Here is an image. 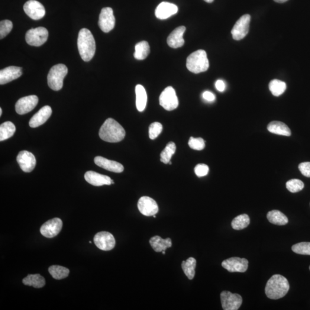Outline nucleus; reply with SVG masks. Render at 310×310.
<instances>
[{
	"label": "nucleus",
	"mask_w": 310,
	"mask_h": 310,
	"mask_svg": "<svg viewBox=\"0 0 310 310\" xmlns=\"http://www.w3.org/2000/svg\"><path fill=\"white\" fill-rule=\"evenodd\" d=\"M99 136L102 140L108 143H118L124 139L125 131L118 122L109 118L100 128Z\"/></svg>",
	"instance_id": "obj_1"
},
{
	"label": "nucleus",
	"mask_w": 310,
	"mask_h": 310,
	"mask_svg": "<svg viewBox=\"0 0 310 310\" xmlns=\"http://www.w3.org/2000/svg\"><path fill=\"white\" fill-rule=\"evenodd\" d=\"M77 45L82 60L85 62L91 60L95 56L96 46L95 38L90 30L86 28H82L80 30Z\"/></svg>",
	"instance_id": "obj_2"
},
{
	"label": "nucleus",
	"mask_w": 310,
	"mask_h": 310,
	"mask_svg": "<svg viewBox=\"0 0 310 310\" xmlns=\"http://www.w3.org/2000/svg\"><path fill=\"white\" fill-rule=\"evenodd\" d=\"M290 289L289 281L280 274H274L268 281L265 292L268 298L277 300L283 298Z\"/></svg>",
	"instance_id": "obj_3"
},
{
	"label": "nucleus",
	"mask_w": 310,
	"mask_h": 310,
	"mask_svg": "<svg viewBox=\"0 0 310 310\" xmlns=\"http://www.w3.org/2000/svg\"><path fill=\"white\" fill-rule=\"evenodd\" d=\"M186 66L190 72L199 74L206 72L209 67V62L206 51L197 50L187 58Z\"/></svg>",
	"instance_id": "obj_4"
},
{
	"label": "nucleus",
	"mask_w": 310,
	"mask_h": 310,
	"mask_svg": "<svg viewBox=\"0 0 310 310\" xmlns=\"http://www.w3.org/2000/svg\"><path fill=\"white\" fill-rule=\"evenodd\" d=\"M67 73V67L63 64L52 67L47 76L48 86L54 91H59L63 88V80Z\"/></svg>",
	"instance_id": "obj_5"
},
{
	"label": "nucleus",
	"mask_w": 310,
	"mask_h": 310,
	"mask_svg": "<svg viewBox=\"0 0 310 310\" xmlns=\"http://www.w3.org/2000/svg\"><path fill=\"white\" fill-rule=\"evenodd\" d=\"M48 32L46 28L38 27L28 30L25 35V40L32 46L39 47L47 41Z\"/></svg>",
	"instance_id": "obj_6"
},
{
	"label": "nucleus",
	"mask_w": 310,
	"mask_h": 310,
	"mask_svg": "<svg viewBox=\"0 0 310 310\" xmlns=\"http://www.w3.org/2000/svg\"><path fill=\"white\" fill-rule=\"evenodd\" d=\"M160 105L166 111H171L177 108L179 105L175 89L169 86L163 90L159 97Z\"/></svg>",
	"instance_id": "obj_7"
},
{
	"label": "nucleus",
	"mask_w": 310,
	"mask_h": 310,
	"mask_svg": "<svg viewBox=\"0 0 310 310\" xmlns=\"http://www.w3.org/2000/svg\"><path fill=\"white\" fill-rule=\"evenodd\" d=\"M251 16L244 15L235 22L231 31L232 38L235 40H240L247 36L250 29Z\"/></svg>",
	"instance_id": "obj_8"
},
{
	"label": "nucleus",
	"mask_w": 310,
	"mask_h": 310,
	"mask_svg": "<svg viewBox=\"0 0 310 310\" xmlns=\"http://www.w3.org/2000/svg\"><path fill=\"white\" fill-rule=\"evenodd\" d=\"M222 309L224 310H237L243 303V298L238 293H232L224 291L221 293Z\"/></svg>",
	"instance_id": "obj_9"
},
{
	"label": "nucleus",
	"mask_w": 310,
	"mask_h": 310,
	"mask_svg": "<svg viewBox=\"0 0 310 310\" xmlns=\"http://www.w3.org/2000/svg\"><path fill=\"white\" fill-rule=\"evenodd\" d=\"M116 19L114 11L111 8L106 7L102 9L100 13L98 25L101 30L105 33L111 31L115 26Z\"/></svg>",
	"instance_id": "obj_10"
},
{
	"label": "nucleus",
	"mask_w": 310,
	"mask_h": 310,
	"mask_svg": "<svg viewBox=\"0 0 310 310\" xmlns=\"http://www.w3.org/2000/svg\"><path fill=\"white\" fill-rule=\"evenodd\" d=\"M222 266L230 272H245L248 269V261L246 258L231 257L222 263Z\"/></svg>",
	"instance_id": "obj_11"
},
{
	"label": "nucleus",
	"mask_w": 310,
	"mask_h": 310,
	"mask_svg": "<svg viewBox=\"0 0 310 310\" xmlns=\"http://www.w3.org/2000/svg\"><path fill=\"white\" fill-rule=\"evenodd\" d=\"M62 227V221L59 218H55L50 219L41 226L40 232L45 237L53 238L59 233Z\"/></svg>",
	"instance_id": "obj_12"
},
{
	"label": "nucleus",
	"mask_w": 310,
	"mask_h": 310,
	"mask_svg": "<svg viewBox=\"0 0 310 310\" xmlns=\"http://www.w3.org/2000/svg\"><path fill=\"white\" fill-rule=\"evenodd\" d=\"M94 242L99 250L108 251L115 247L116 241L114 235L108 232H101L94 237Z\"/></svg>",
	"instance_id": "obj_13"
},
{
	"label": "nucleus",
	"mask_w": 310,
	"mask_h": 310,
	"mask_svg": "<svg viewBox=\"0 0 310 310\" xmlns=\"http://www.w3.org/2000/svg\"><path fill=\"white\" fill-rule=\"evenodd\" d=\"M24 11L29 17L34 20H40L46 14L44 6L36 0H29L24 5Z\"/></svg>",
	"instance_id": "obj_14"
},
{
	"label": "nucleus",
	"mask_w": 310,
	"mask_h": 310,
	"mask_svg": "<svg viewBox=\"0 0 310 310\" xmlns=\"http://www.w3.org/2000/svg\"><path fill=\"white\" fill-rule=\"evenodd\" d=\"M39 102L37 96L32 95L19 99L15 105L16 112L19 115L28 114L36 107Z\"/></svg>",
	"instance_id": "obj_15"
},
{
	"label": "nucleus",
	"mask_w": 310,
	"mask_h": 310,
	"mask_svg": "<svg viewBox=\"0 0 310 310\" xmlns=\"http://www.w3.org/2000/svg\"><path fill=\"white\" fill-rule=\"evenodd\" d=\"M137 207L141 214L147 217L156 215L159 212L157 203L149 196H142L138 200Z\"/></svg>",
	"instance_id": "obj_16"
},
{
	"label": "nucleus",
	"mask_w": 310,
	"mask_h": 310,
	"mask_svg": "<svg viewBox=\"0 0 310 310\" xmlns=\"http://www.w3.org/2000/svg\"><path fill=\"white\" fill-rule=\"evenodd\" d=\"M17 161L21 169L25 173L32 172L37 164L34 155L27 151H22L19 153Z\"/></svg>",
	"instance_id": "obj_17"
},
{
	"label": "nucleus",
	"mask_w": 310,
	"mask_h": 310,
	"mask_svg": "<svg viewBox=\"0 0 310 310\" xmlns=\"http://www.w3.org/2000/svg\"><path fill=\"white\" fill-rule=\"evenodd\" d=\"M85 179L90 185L95 186H102L103 185H111L114 184V181L108 176L89 171L85 174Z\"/></svg>",
	"instance_id": "obj_18"
},
{
	"label": "nucleus",
	"mask_w": 310,
	"mask_h": 310,
	"mask_svg": "<svg viewBox=\"0 0 310 310\" xmlns=\"http://www.w3.org/2000/svg\"><path fill=\"white\" fill-rule=\"evenodd\" d=\"M177 11L178 8L176 5L172 3L162 2L157 6L155 11V15L160 20H165L177 14Z\"/></svg>",
	"instance_id": "obj_19"
},
{
	"label": "nucleus",
	"mask_w": 310,
	"mask_h": 310,
	"mask_svg": "<svg viewBox=\"0 0 310 310\" xmlns=\"http://www.w3.org/2000/svg\"><path fill=\"white\" fill-rule=\"evenodd\" d=\"M22 75L21 68L9 66L0 71V84L1 85L19 78Z\"/></svg>",
	"instance_id": "obj_20"
},
{
	"label": "nucleus",
	"mask_w": 310,
	"mask_h": 310,
	"mask_svg": "<svg viewBox=\"0 0 310 310\" xmlns=\"http://www.w3.org/2000/svg\"><path fill=\"white\" fill-rule=\"evenodd\" d=\"M52 109L50 106H45L41 108L30 119L29 125L31 128H37L43 125L50 117Z\"/></svg>",
	"instance_id": "obj_21"
},
{
	"label": "nucleus",
	"mask_w": 310,
	"mask_h": 310,
	"mask_svg": "<svg viewBox=\"0 0 310 310\" xmlns=\"http://www.w3.org/2000/svg\"><path fill=\"white\" fill-rule=\"evenodd\" d=\"M95 163L96 165L102 169L111 171L115 173L123 172L124 166L117 161L108 160L102 156H97L95 158Z\"/></svg>",
	"instance_id": "obj_22"
},
{
	"label": "nucleus",
	"mask_w": 310,
	"mask_h": 310,
	"mask_svg": "<svg viewBox=\"0 0 310 310\" xmlns=\"http://www.w3.org/2000/svg\"><path fill=\"white\" fill-rule=\"evenodd\" d=\"M186 31V27L180 26L174 30L167 38V44L173 48L182 47L185 44L183 35Z\"/></svg>",
	"instance_id": "obj_23"
},
{
	"label": "nucleus",
	"mask_w": 310,
	"mask_h": 310,
	"mask_svg": "<svg viewBox=\"0 0 310 310\" xmlns=\"http://www.w3.org/2000/svg\"><path fill=\"white\" fill-rule=\"evenodd\" d=\"M150 243L152 248L156 252H162L167 248L172 246V241L170 238L163 239L158 235L152 237Z\"/></svg>",
	"instance_id": "obj_24"
},
{
	"label": "nucleus",
	"mask_w": 310,
	"mask_h": 310,
	"mask_svg": "<svg viewBox=\"0 0 310 310\" xmlns=\"http://www.w3.org/2000/svg\"><path fill=\"white\" fill-rule=\"evenodd\" d=\"M268 131L271 133L285 136H290L291 135V131L288 126L280 121H272L268 125Z\"/></svg>",
	"instance_id": "obj_25"
},
{
	"label": "nucleus",
	"mask_w": 310,
	"mask_h": 310,
	"mask_svg": "<svg viewBox=\"0 0 310 310\" xmlns=\"http://www.w3.org/2000/svg\"><path fill=\"white\" fill-rule=\"evenodd\" d=\"M136 96V104L138 111L143 112L146 107L147 102V92L144 87L141 85H137L135 88Z\"/></svg>",
	"instance_id": "obj_26"
},
{
	"label": "nucleus",
	"mask_w": 310,
	"mask_h": 310,
	"mask_svg": "<svg viewBox=\"0 0 310 310\" xmlns=\"http://www.w3.org/2000/svg\"><path fill=\"white\" fill-rule=\"evenodd\" d=\"M22 283L25 286H32L34 288L40 289L46 284V281L39 274H28L22 280Z\"/></svg>",
	"instance_id": "obj_27"
},
{
	"label": "nucleus",
	"mask_w": 310,
	"mask_h": 310,
	"mask_svg": "<svg viewBox=\"0 0 310 310\" xmlns=\"http://www.w3.org/2000/svg\"><path fill=\"white\" fill-rule=\"evenodd\" d=\"M267 219H269L271 224L276 225H285L288 224L289 219L283 213L273 210L268 213L267 215Z\"/></svg>",
	"instance_id": "obj_28"
},
{
	"label": "nucleus",
	"mask_w": 310,
	"mask_h": 310,
	"mask_svg": "<svg viewBox=\"0 0 310 310\" xmlns=\"http://www.w3.org/2000/svg\"><path fill=\"white\" fill-rule=\"evenodd\" d=\"M150 53L149 44L146 41H142L135 46L134 57L137 60H144L146 59Z\"/></svg>",
	"instance_id": "obj_29"
},
{
	"label": "nucleus",
	"mask_w": 310,
	"mask_h": 310,
	"mask_svg": "<svg viewBox=\"0 0 310 310\" xmlns=\"http://www.w3.org/2000/svg\"><path fill=\"white\" fill-rule=\"evenodd\" d=\"M16 132L15 125L12 122H5L0 125V141L8 139L14 136Z\"/></svg>",
	"instance_id": "obj_30"
},
{
	"label": "nucleus",
	"mask_w": 310,
	"mask_h": 310,
	"mask_svg": "<svg viewBox=\"0 0 310 310\" xmlns=\"http://www.w3.org/2000/svg\"><path fill=\"white\" fill-rule=\"evenodd\" d=\"M196 266V261L193 257H189L187 260L182 261V270L190 280H192L194 277Z\"/></svg>",
	"instance_id": "obj_31"
},
{
	"label": "nucleus",
	"mask_w": 310,
	"mask_h": 310,
	"mask_svg": "<svg viewBox=\"0 0 310 310\" xmlns=\"http://www.w3.org/2000/svg\"><path fill=\"white\" fill-rule=\"evenodd\" d=\"M48 272L54 279L61 280L69 276L70 270L64 267L53 266L48 269Z\"/></svg>",
	"instance_id": "obj_32"
},
{
	"label": "nucleus",
	"mask_w": 310,
	"mask_h": 310,
	"mask_svg": "<svg viewBox=\"0 0 310 310\" xmlns=\"http://www.w3.org/2000/svg\"><path fill=\"white\" fill-rule=\"evenodd\" d=\"M250 224V218L246 214L237 216L232 222V227L234 230L240 231L248 227Z\"/></svg>",
	"instance_id": "obj_33"
},
{
	"label": "nucleus",
	"mask_w": 310,
	"mask_h": 310,
	"mask_svg": "<svg viewBox=\"0 0 310 310\" xmlns=\"http://www.w3.org/2000/svg\"><path fill=\"white\" fill-rule=\"evenodd\" d=\"M287 88L286 83L278 79L271 80L269 84V89L272 95L279 97L285 92Z\"/></svg>",
	"instance_id": "obj_34"
},
{
	"label": "nucleus",
	"mask_w": 310,
	"mask_h": 310,
	"mask_svg": "<svg viewBox=\"0 0 310 310\" xmlns=\"http://www.w3.org/2000/svg\"><path fill=\"white\" fill-rule=\"evenodd\" d=\"M176 145L173 141L170 142L166 145L160 154V161L164 164L169 163L171 157L175 153Z\"/></svg>",
	"instance_id": "obj_35"
},
{
	"label": "nucleus",
	"mask_w": 310,
	"mask_h": 310,
	"mask_svg": "<svg viewBox=\"0 0 310 310\" xmlns=\"http://www.w3.org/2000/svg\"><path fill=\"white\" fill-rule=\"evenodd\" d=\"M304 183L299 179L290 180L286 183V187L289 192L292 193H298L304 188Z\"/></svg>",
	"instance_id": "obj_36"
},
{
	"label": "nucleus",
	"mask_w": 310,
	"mask_h": 310,
	"mask_svg": "<svg viewBox=\"0 0 310 310\" xmlns=\"http://www.w3.org/2000/svg\"><path fill=\"white\" fill-rule=\"evenodd\" d=\"M292 250L293 252L303 255H310V243L309 242H302L293 245Z\"/></svg>",
	"instance_id": "obj_37"
},
{
	"label": "nucleus",
	"mask_w": 310,
	"mask_h": 310,
	"mask_svg": "<svg viewBox=\"0 0 310 310\" xmlns=\"http://www.w3.org/2000/svg\"><path fill=\"white\" fill-rule=\"evenodd\" d=\"M13 28L11 21L8 20H2L0 22V39H2L10 33Z\"/></svg>",
	"instance_id": "obj_38"
},
{
	"label": "nucleus",
	"mask_w": 310,
	"mask_h": 310,
	"mask_svg": "<svg viewBox=\"0 0 310 310\" xmlns=\"http://www.w3.org/2000/svg\"><path fill=\"white\" fill-rule=\"evenodd\" d=\"M163 130V126L160 122H155L151 124L149 127V136L151 140H155Z\"/></svg>",
	"instance_id": "obj_39"
},
{
	"label": "nucleus",
	"mask_w": 310,
	"mask_h": 310,
	"mask_svg": "<svg viewBox=\"0 0 310 310\" xmlns=\"http://www.w3.org/2000/svg\"><path fill=\"white\" fill-rule=\"evenodd\" d=\"M189 145L193 150L201 151L205 147V142L202 138L191 137L189 141Z\"/></svg>",
	"instance_id": "obj_40"
},
{
	"label": "nucleus",
	"mask_w": 310,
	"mask_h": 310,
	"mask_svg": "<svg viewBox=\"0 0 310 310\" xmlns=\"http://www.w3.org/2000/svg\"><path fill=\"white\" fill-rule=\"evenodd\" d=\"M194 171L197 176L203 177L208 175L209 168L206 164H199L195 167Z\"/></svg>",
	"instance_id": "obj_41"
},
{
	"label": "nucleus",
	"mask_w": 310,
	"mask_h": 310,
	"mask_svg": "<svg viewBox=\"0 0 310 310\" xmlns=\"http://www.w3.org/2000/svg\"><path fill=\"white\" fill-rule=\"evenodd\" d=\"M299 170L303 175L310 177V162H303L299 165Z\"/></svg>",
	"instance_id": "obj_42"
},
{
	"label": "nucleus",
	"mask_w": 310,
	"mask_h": 310,
	"mask_svg": "<svg viewBox=\"0 0 310 310\" xmlns=\"http://www.w3.org/2000/svg\"><path fill=\"white\" fill-rule=\"evenodd\" d=\"M202 97L203 99L208 102H213L215 99V96L214 94L209 91H206L203 93Z\"/></svg>",
	"instance_id": "obj_43"
},
{
	"label": "nucleus",
	"mask_w": 310,
	"mask_h": 310,
	"mask_svg": "<svg viewBox=\"0 0 310 310\" xmlns=\"http://www.w3.org/2000/svg\"><path fill=\"white\" fill-rule=\"evenodd\" d=\"M215 88L219 92H224L226 89L225 83L222 80H218L215 82Z\"/></svg>",
	"instance_id": "obj_44"
},
{
	"label": "nucleus",
	"mask_w": 310,
	"mask_h": 310,
	"mask_svg": "<svg viewBox=\"0 0 310 310\" xmlns=\"http://www.w3.org/2000/svg\"><path fill=\"white\" fill-rule=\"evenodd\" d=\"M274 1L278 3H284L288 1V0H274Z\"/></svg>",
	"instance_id": "obj_45"
},
{
	"label": "nucleus",
	"mask_w": 310,
	"mask_h": 310,
	"mask_svg": "<svg viewBox=\"0 0 310 310\" xmlns=\"http://www.w3.org/2000/svg\"><path fill=\"white\" fill-rule=\"evenodd\" d=\"M205 1L208 3H212L214 1V0H204Z\"/></svg>",
	"instance_id": "obj_46"
},
{
	"label": "nucleus",
	"mask_w": 310,
	"mask_h": 310,
	"mask_svg": "<svg viewBox=\"0 0 310 310\" xmlns=\"http://www.w3.org/2000/svg\"><path fill=\"white\" fill-rule=\"evenodd\" d=\"M2 114V110L1 108H0V116H1Z\"/></svg>",
	"instance_id": "obj_47"
},
{
	"label": "nucleus",
	"mask_w": 310,
	"mask_h": 310,
	"mask_svg": "<svg viewBox=\"0 0 310 310\" xmlns=\"http://www.w3.org/2000/svg\"><path fill=\"white\" fill-rule=\"evenodd\" d=\"M162 253H163V254H166L165 251H163V252H162Z\"/></svg>",
	"instance_id": "obj_48"
},
{
	"label": "nucleus",
	"mask_w": 310,
	"mask_h": 310,
	"mask_svg": "<svg viewBox=\"0 0 310 310\" xmlns=\"http://www.w3.org/2000/svg\"></svg>",
	"instance_id": "obj_49"
}]
</instances>
